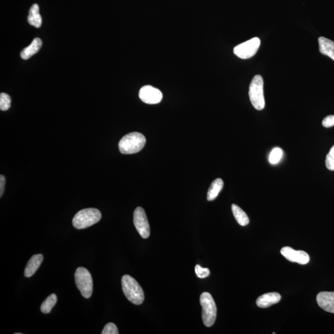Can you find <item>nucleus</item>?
Instances as JSON below:
<instances>
[{
    "instance_id": "1",
    "label": "nucleus",
    "mask_w": 334,
    "mask_h": 334,
    "mask_svg": "<svg viewBox=\"0 0 334 334\" xmlns=\"http://www.w3.org/2000/svg\"><path fill=\"white\" fill-rule=\"evenodd\" d=\"M146 143V139L142 134L133 132L123 137L118 144L119 151L123 154H136L141 151Z\"/></svg>"
},
{
    "instance_id": "2",
    "label": "nucleus",
    "mask_w": 334,
    "mask_h": 334,
    "mask_svg": "<svg viewBox=\"0 0 334 334\" xmlns=\"http://www.w3.org/2000/svg\"><path fill=\"white\" fill-rule=\"evenodd\" d=\"M123 291L128 300L140 305L144 300V293L138 282L129 275H125L122 279Z\"/></svg>"
},
{
    "instance_id": "3",
    "label": "nucleus",
    "mask_w": 334,
    "mask_h": 334,
    "mask_svg": "<svg viewBox=\"0 0 334 334\" xmlns=\"http://www.w3.org/2000/svg\"><path fill=\"white\" fill-rule=\"evenodd\" d=\"M101 212L94 208H88L79 211L73 219V225L77 229H84L101 221Z\"/></svg>"
},
{
    "instance_id": "4",
    "label": "nucleus",
    "mask_w": 334,
    "mask_h": 334,
    "mask_svg": "<svg viewBox=\"0 0 334 334\" xmlns=\"http://www.w3.org/2000/svg\"><path fill=\"white\" fill-rule=\"evenodd\" d=\"M200 304L202 309V321L205 326L214 325L217 317V307L215 301L209 293L204 292L200 296Z\"/></svg>"
},
{
    "instance_id": "5",
    "label": "nucleus",
    "mask_w": 334,
    "mask_h": 334,
    "mask_svg": "<svg viewBox=\"0 0 334 334\" xmlns=\"http://www.w3.org/2000/svg\"><path fill=\"white\" fill-rule=\"evenodd\" d=\"M264 81L262 77L256 75L251 81L249 88V97L251 104L256 110H261L265 107Z\"/></svg>"
},
{
    "instance_id": "6",
    "label": "nucleus",
    "mask_w": 334,
    "mask_h": 334,
    "mask_svg": "<svg viewBox=\"0 0 334 334\" xmlns=\"http://www.w3.org/2000/svg\"><path fill=\"white\" fill-rule=\"evenodd\" d=\"M75 282L82 296L85 298H89L93 292V281L92 276L87 269L80 267L76 269Z\"/></svg>"
},
{
    "instance_id": "7",
    "label": "nucleus",
    "mask_w": 334,
    "mask_h": 334,
    "mask_svg": "<svg viewBox=\"0 0 334 334\" xmlns=\"http://www.w3.org/2000/svg\"><path fill=\"white\" fill-rule=\"evenodd\" d=\"M261 45V41L258 37L251 39L247 42L237 45L233 49V53L238 58L248 59L256 55Z\"/></svg>"
},
{
    "instance_id": "8",
    "label": "nucleus",
    "mask_w": 334,
    "mask_h": 334,
    "mask_svg": "<svg viewBox=\"0 0 334 334\" xmlns=\"http://www.w3.org/2000/svg\"><path fill=\"white\" fill-rule=\"evenodd\" d=\"M134 224L142 238H147L150 236V225L143 208L138 207L133 214Z\"/></svg>"
},
{
    "instance_id": "9",
    "label": "nucleus",
    "mask_w": 334,
    "mask_h": 334,
    "mask_svg": "<svg viewBox=\"0 0 334 334\" xmlns=\"http://www.w3.org/2000/svg\"><path fill=\"white\" fill-rule=\"evenodd\" d=\"M140 99L147 104H158L162 101L163 94L158 88L152 85H145L139 90Z\"/></svg>"
},
{
    "instance_id": "10",
    "label": "nucleus",
    "mask_w": 334,
    "mask_h": 334,
    "mask_svg": "<svg viewBox=\"0 0 334 334\" xmlns=\"http://www.w3.org/2000/svg\"><path fill=\"white\" fill-rule=\"evenodd\" d=\"M283 255L288 261L296 262L299 264H306L310 261V256L303 251H296L290 247H284L281 251Z\"/></svg>"
},
{
    "instance_id": "11",
    "label": "nucleus",
    "mask_w": 334,
    "mask_h": 334,
    "mask_svg": "<svg viewBox=\"0 0 334 334\" xmlns=\"http://www.w3.org/2000/svg\"><path fill=\"white\" fill-rule=\"evenodd\" d=\"M319 307L327 312L334 313V292H322L317 296Z\"/></svg>"
},
{
    "instance_id": "12",
    "label": "nucleus",
    "mask_w": 334,
    "mask_h": 334,
    "mask_svg": "<svg viewBox=\"0 0 334 334\" xmlns=\"http://www.w3.org/2000/svg\"><path fill=\"white\" fill-rule=\"evenodd\" d=\"M281 299V295L278 293L272 292L264 294L256 300V305L259 308H266L278 303Z\"/></svg>"
},
{
    "instance_id": "13",
    "label": "nucleus",
    "mask_w": 334,
    "mask_h": 334,
    "mask_svg": "<svg viewBox=\"0 0 334 334\" xmlns=\"http://www.w3.org/2000/svg\"><path fill=\"white\" fill-rule=\"evenodd\" d=\"M44 257L41 254L34 255L27 262L26 267L24 270V276L26 278H31L37 272L42 263Z\"/></svg>"
},
{
    "instance_id": "14",
    "label": "nucleus",
    "mask_w": 334,
    "mask_h": 334,
    "mask_svg": "<svg viewBox=\"0 0 334 334\" xmlns=\"http://www.w3.org/2000/svg\"><path fill=\"white\" fill-rule=\"evenodd\" d=\"M318 42L320 52L334 61V42L324 37H319Z\"/></svg>"
},
{
    "instance_id": "15",
    "label": "nucleus",
    "mask_w": 334,
    "mask_h": 334,
    "mask_svg": "<svg viewBox=\"0 0 334 334\" xmlns=\"http://www.w3.org/2000/svg\"><path fill=\"white\" fill-rule=\"evenodd\" d=\"M42 42L41 39L35 38L28 47L21 51V57L23 59L30 58L41 49Z\"/></svg>"
},
{
    "instance_id": "16",
    "label": "nucleus",
    "mask_w": 334,
    "mask_h": 334,
    "mask_svg": "<svg viewBox=\"0 0 334 334\" xmlns=\"http://www.w3.org/2000/svg\"><path fill=\"white\" fill-rule=\"evenodd\" d=\"M27 21L28 23L33 26L39 28L41 26L42 20L39 13V7L37 4H34L31 7L28 13Z\"/></svg>"
},
{
    "instance_id": "17",
    "label": "nucleus",
    "mask_w": 334,
    "mask_h": 334,
    "mask_svg": "<svg viewBox=\"0 0 334 334\" xmlns=\"http://www.w3.org/2000/svg\"><path fill=\"white\" fill-rule=\"evenodd\" d=\"M224 187V181L221 178L215 179L211 184L209 190H208L207 199V201H212L216 199L219 194Z\"/></svg>"
},
{
    "instance_id": "18",
    "label": "nucleus",
    "mask_w": 334,
    "mask_h": 334,
    "mask_svg": "<svg viewBox=\"0 0 334 334\" xmlns=\"http://www.w3.org/2000/svg\"><path fill=\"white\" fill-rule=\"evenodd\" d=\"M232 210L236 221L241 226H246V225L249 224L250 220L247 214L240 207L238 206V205L232 204Z\"/></svg>"
},
{
    "instance_id": "19",
    "label": "nucleus",
    "mask_w": 334,
    "mask_h": 334,
    "mask_svg": "<svg viewBox=\"0 0 334 334\" xmlns=\"http://www.w3.org/2000/svg\"><path fill=\"white\" fill-rule=\"evenodd\" d=\"M57 302V296L55 294H51L42 302L41 310L43 313L48 314L51 312Z\"/></svg>"
},
{
    "instance_id": "20",
    "label": "nucleus",
    "mask_w": 334,
    "mask_h": 334,
    "mask_svg": "<svg viewBox=\"0 0 334 334\" xmlns=\"http://www.w3.org/2000/svg\"><path fill=\"white\" fill-rule=\"evenodd\" d=\"M282 155H283V151H282L281 148H274L269 156V162L270 164H278L281 161Z\"/></svg>"
},
{
    "instance_id": "21",
    "label": "nucleus",
    "mask_w": 334,
    "mask_h": 334,
    "mask_svg": "<svg viewBox=\"0 0 334 334\" xmlns=\"http://www.w3.org/2000/svg\"><path fill=\"white\" fill-rule=\"evenodd\" d=\"M11 98L7 94L1 93L0 94V109L2 111H7L11 107Z\"/></svg>"
},
{
    "instance_id": "22",
    "label": "nucleus",
    "mask_w": 334,
    "mask_h": 334,
    "mask_svg": "<svg viewBox=\"0 0 334 334\" xmlns=\"http://www.w3.org/2000/svg\"><path fill=\"white\" fill-rule=\"evenodd\" d=\"M325 165L327 169L334 171V145L330 148L325 159Z\"/></svg>"
},
{
    "instance_id": "23",
    "label": "nucleus",
    "mask_w": 334,
    "mask_h": 334,
    "mask_svg": "<svg viewBox=\"0 0 334 334\" xmlns=\"http://www.w3.org/2000/svg\"><path fill=\"white\" fill-rule=\"evenodd\" d=\"M195 272L198 278L204 279L210 275V270L207 268H202L199 265H196Z\"/></svg>"
},
{
    "instance_id": "24",
    "label": "nucleus",
    "mask_w": 334,
    "mask_h": 334,
    "mask_svg": "<svg viewBox=\"0 0 334 334\" xmlns=\"http://www.w3.org/2000/svg\"><path fill=\"white\" fill-rule=\"evenodd\" d=\"M102 334H118V329L116 325L112 322L108 323L103 329Z\"/></svg>"
},
{
    "instance_id": "25",
    "label": "nucleus",
    "mask_w": 334,
    "mask_h": 334,
    "mask_svg": "<svg viewBox=\"0 0 334 334\" xmlns=\"http://www.w3.org/2000/svg\"><path fill=\"white\" fill-rule=\"evenodd\" d=\"M322 125L325 128H330L334 126V115H329L325 117L322 121Z\"/></svg>"
},
{
    "instance_id": "26",
    "label": "nucleus",
    "mask_w": 334,
    "mask_h": 334,
    "mask_svg": "<svg viewBox=\"0 0 334 334\" xmlns=\"http://www.w3.org/2000/svg\"><path fill=\"white\" fill-rule=\"evenodd\" d=\"M6 179L4 175L0 176V196L2 197L5 191Z\"/></svg>"
}]
</instances>
